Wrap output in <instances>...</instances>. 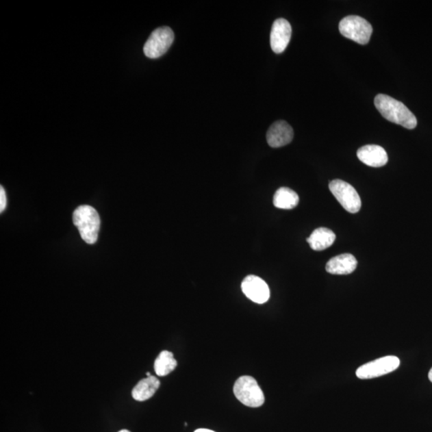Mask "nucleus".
Wrapping results in <instances>:
<instances>
[{
    "label": "nucleus",
    "instance_id": "39448f33",
    "mask_svg": "<svg viewBox=\"0 0 432 432\" xmlns=\"http://www.w3.org/2000/svg\"><path fill=\"white\" fill-rule=\"evenodd\" d=\"M174 32L168 27L157 28L147 40L144 52L150 59H157L167 52L173 44Z\"/></svg>",
    "mask_w": 432,
    "mask_h": 432
},
{
    "label": "nucleus",
    "instance_id": "ddd939ff",
    "mask_svg": "<svg viewBox=\"0 0 432 432\" xmlns=\"http://www.w3.org/2000/svg\"><path fill=\"white\" fill-rule=\"evenodd\" d=\"M160 385V382L155 377L151 376L142 379L132 390V397L137 401H145L155 395Z\"/></svg>",
    "mask_w": 432,
    "mask_h": 432
},
{
    "label": "nucleus",
    "instance_id": "423d86ee",
    "mask_svg": "<svg viewBox=\"0 0 432 432\" xmlns=\"http://www.w3.org/2000/svg\"><path fill=\"white\" fill-rule=\"evenodd\" d=\"M330 191L346 211L357 213L361 208V199L357 192L348 183L335 179L329 184Z\"/></svg>",
    "mask_w": 432,
    "mask_h": 432
},
{
    "label": "nucleus",
    "instance_id": "6ab92c4d",
    "mask_svg": "<svg viewBox=\"0 0 432 432\" xmlns=\"http://www.w3.org/2000/svg\"><path fill=\"white\" fill-rule=\"evenodd\" d=\"M429 378L430 379V381L432 383V368L430 370V372L429 373Z\"/></svg>",
    "mask_w": 432,
    "mask_h": 432
},
{
    "label": "nucleus",
    "instance_id": "20e7f679",
    "mask_svg": "<svg viewBox=\"0 0 432 432\" xmlns=\"http://www.w3.org/2000/svg\"><path fill=\"white\" fill-rule=\"evenodd\" d=\"M234 394L245 406L259 407L264 405L265 398L257 381L253 377L244 376L237 379Z\"/></svg>",
    "mask_w": 432,
    "mask_h": 432
},
{
    "label": "nucleus",
    "instance_id": "f3484780",
    "mask_svg": "<svg viewBox=\"0 0 432 432\" xmlns=\"http://www.w3.org/2000/svg\"><path fill=\"white\" fill-rule=\"evenodd\" d=\"M7 206L6 193L3 187L0 188V212H3Z\"/></svg>",
    "mask_w": 432,
    "mask_h": 432
},
{
    "label": "nucleus",
    "instance_id": "4468645a",
    "mask_svg": "<svg viewBox=\"0 0 432 432\" xmlns=\"http://www.w3.org/2000/svg\"><path fill=\"white\" fill-rule=\"evenodd\" d=\"M335 238L333 231L326 227H320L312 232L307 241L312 249L324 251L334 244Z\"/></svg>",
    "mask_w": 432,
    "mask_h": 432
},
{
    "label": "nucleus",
    "instance_id": "2eb2a0df",
    "mask_svg": "<svg viewBox=\"0 0 432 432\" xmlns=\"http://www.w3.org/2000/svg\"><path fill=\"white\" fill-rule=\"evenodd\" d=\"M298 202H300V198L296 192L293 190L288 188H280L275 192L273 203L275 207L279 209H285V210H290V209L295 208Z\"/></svg>",
    "mask_w": 432,
    "mask_h": 432
},
{
    "label": "nucleus",
    "instance_id": "1a4fd4ad",
    "mask_svg": "<svg viewBox=\"0 0 432 432\" xmlns=\"http://www.w3.org/2000/svg\"><path fill=\"white\" fill-rule=\"evenodd\" d=\"M292 26L284 18H278L273 23L270 31V47L275 53H283L291 40Z\"/></svg>",
    "mask_w": 432,
    "mask_h": 432
},
{
    "label": "nucleus",
    "instance_id": "aec40b11",
    "mask_svg": "<svg viewBox=\"0 0 432 432\" xmlns=\"http://www.w3.org/2000/svg\"><path fill=\"white\" fill-rule=\"evenodd\" d=\"M118 432H131V431L125 429V430H121Z\"/></svg>",
    "mask_w": 432,
    "mask_h": 432
},
{
    "label": "nucleus",
    "instance_id": "9d476101",
    "mask_svg": "<svg viewBox=\"0 0 432 432\" xmlns=\"http://www.w3.org/2000/svg\"><path fill=\"white\" fill-rule=\"evenodd\" d=\"M294 131L287 122L279 120L273 123L267 132V141L272 148L286 146L292 141Z\"/></svg>",
    "mask_w": 432,
    "mask_h": 432
},
{
    "label": "nucleus",
    "instance_id": "a211bd4d",
    "mask_svg": "<svg viewBox=\"0 0 432 432\" xmlns=\"http://www.w3.org/2000/svg\"><path fill=\"white\" fill-rule=\"evenodd\" d=\"M194 432H215L211 430H208V429H198Z\"/></svg>",
    "mask_w": 432,
    "mask_h": 432
},
{
    "label": "nucleus",
    "instance_id": "0eeeda50",
    "mask_svg": "<svg viewBox=\"0 0 432 432\" xmlns=\"http://www.w3.org/2000/svg\"><path fill=\"white\" fill-rule=\"evenodd\" d=\"M401 361L396 356L388 355L362 365L356 370V377L361 379H370L391 373L398 367Z\"/></svg>",
    "mask_w": 432,
    "mask_h": 432
},
{
    "label": "nucleus",
    "instance_id": "f257e3e1",
    "mask_svg": "<svg viewBox=\"0 0 432 432\" xmlns=\"http://www.w3.org/2000/svg\"><path fill=\"white\" fill-rule=\"evenodd\" d=\"M374 105L388 121L401 125L407 129L411 130L416 127L417 118L414 114L396 99L387 94H379L374 98Z\"/></svg>",
    "mask_w": 432,
    "mask_h": 432
},
{
    "label": "nucleus",
    "instance_id": "f03ea898",
    "mask_svg": "<svg viewBox=\"0 0 432 432\" xmlns=\"http://www.w3.org/2000/svg\"><path fill=\"white\" fill-rule=\"evenodd\" d=\"M73 223L77 227L82 239L88 244L97 243L101 219L94 207L88 205L80 206L73 213Z\"/></svg>",
    "mask_w": 432,
    "mask_h": 432
},
{
    "label": "nucleus",
    "instance_id": "f8f14e48",
    "mask_svg": "<svg viewBox=\"0 0 432 432\" xmlns=\"http://www.w3.org/2000/svg\"><path fill=\"white\" fill-rule=\"evenodd\" d=\"M357 260L354 255L342 254L331 259L326 265V270L332 275H348L357 268Z\"/></svg>",
    "mask_w": 432,
    "mask_h": 432
},
{
    "label": "nucleus",
    "instance_id": "dca6fc26",
    "mask_svg": "<svg viewBox=\"0 0 432 432\" xmlns=\"http://www.w3.org/2000/svg\"><path fill=\"white\" fill-rule=\"evenodd\" d=\"M177 367V361L173 353L168 351H161L154 364L155 372L158 377L168 376Z\"/></svg>",
    "mask_w": 432,
    "mask_h": 432
},
{
    "label": "nucleus",
    "instance_id": "412c9836",
    "mask_svg": "<svg viewBox=\"0 0 432 432\" xmlns=\"http://www.w3.org/2000/svg\"><path fill=\"white\" fill-rule=\"evenodd\" d=\"M147 377H151V373L150 372H147Z\"/></svg>",
    "mask_w": 432,
    "mask_h": 432
},
{
    "label": "nucleus",
    "instance_id": "6e6552de",
    "mask_svg": "<svg viewBox=\"0 0 432 432\" xmlns=\"http://www.w3.org/2000/svg\"><path fill=\"white\" fill-rule=\"evenodd\" d=\"M241 288L244 295L251 301L263 305L269 300L270 290L268 284L264 279L255 275L246 277L242 283Z\"/></svg>",
    "mask_w": 432,
    "mask_h": 432
},
{
    "label": "nucleus",
    "instance_id": "7ed1b4c3",
    "mask_svg": "<svg viewBox=\"0 0 432 432\" xmlns=\"http://www.w3.org/2000/svg\"><path fill=\"white\" fill-rule=\"evenodd\" d=\"M342 35L359 45H367L372 34V26L365 18L358 16H346L340 23Z\"/></svg>",
    "mask_w": 432,
    "mask_h": 432
},
{
    "label": "nucleus",
    "instance_id": "9b49d317",
    "mask_svg": "<svg viewBox=\"0 0 432 432\" xmlns=\"http://www.w3.org/2000/svg\"><path fill=\"white\" fill-rule=\"evenodd\" d=\"M357 156L362 163L372 168L383 167L388 161L386 151L378 145L362 147L357 151Z\"/></svg>",
    "mask_w": 432,
    "mask_h": 432
}]
</instances>
